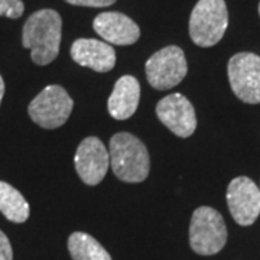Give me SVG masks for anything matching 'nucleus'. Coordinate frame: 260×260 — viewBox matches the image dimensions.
Here are the masks:
<instances>
[{
    "mask_svg": "<svg viewBox=\"0 0 260 260\" xmlns=\"http://www.w3.org/2000/svg\"><path fill=\"white\" fill-rule=\"evenodd\" d=\"M156 116L178 138H189L197 129L194 106L179 93L164 97L156 104Z\"/></svg>",
    "mask_w": 260,
    "mask_h": 260,
    "instance_id": "nucleus-10",
    "label": "nucleus"
},
{
    "mask_svg": "<svg viewBox=\"0 0 260 260\" xmlns=\"http://www.w3.org/2000/svg\"><path fill=\"white\" fill-rule=\"evenodd\" d=\"M68 250L73 260H112L109 251L93 236L75 232L68 239Z\"/></svg>",
    "mask_w": 260,
    "mask_h": 260,
    "instance_id": "nucleus-15",
    "label": "nucleus"
},
{
    "mask_svg": "<svg viewBox=\"0 0 260 260\" xmlns=\"http://www.w3.org/2000/svg\"><path fill=\"white\" fill-rule=\"evenodd\" d=\"M62 37V19L54 9H41L32 13L23 25L22 44L30 49L37 65H48L59 54Z\"/></svg>",
    "mask_w": 260,
    "mask_h": 260,
    "instance_id": "nucleus-1",
    "label": "nucleus"
},
{
    "mask_svg": "<svg viewBox=\"0 0 260 260\" xmlns=\"http://www.w3.org/2000/svg\"><path fill=\"white\" fill-rule=\"evenodd\" d=\"M93 28L110 45H133L140 38L138 23L120 12H103L94 19Z\"/></svg>",
    "mask_w": 260,
    "mask_h": 260,
    "instance_id": "nucleus-11",
    "label": "nucleus"
},
{
    "mask_svg": "<svg viewBox=\"0 0 260 260\" xmlns=\"http://www.w3.org/2000/svg\"><path fill=\"white\" fill-rule=\"evenodd\" d=\"M74 165L78 177L87 185L100 184L110 165V155L99 138H85L75 152Z\"/></svg>",
    "mask_w": 260,
    "mask_h": 260,
    "instance_id": "nucleus-9",
    "label": "nucleus"
},
{
    "mask_svg": "<svg viewBox=\"0 0 260 260\" xmlns=\"http://www.w3.org/2000/svg\"><path fill=\"white\" fill-rule=\"evenodd\" d=\"M74 102L61 85H48L30 102V119L44 129H58L68 120Z\"/></svg>",
    "mask_w": 260,
    "mask_h": 260,
    "instance_id": "nucleus-5",
    "label": "nucleus"
},
{
    "mask_svg": "<svg viewBox=\"0 0 260 260\" xmlns=\"http://www.w3.org/2000/svg\"><path fill=\"white\" fill-rule=\"evenodd\" d=\"M229 26V12L224 0H198L189 16V37L195 45H217Z\"/></svg>",
    "mask_w": 260,
    "mask_h": 260,
    "instance_id": "nucleus-3",
    "label": "nucleus"
},
{
    "mask_svg": "<svg viewBox=\"0 0 260 260\" xmlns=\"http://www.w3.org/2000/svg\"><path fill=\"white\" fill-rule=\"evenodd\" d=\"M110 165L123 182L138 184L149 175L150 159L143 142L127 132L116 133L110 139Z\"/></svg>",
    "mask_w": 260,
    "mask_h": 260,
    "instance_id": "nucleus-2",
    "label": "nucleus"
},
{
    "mask_svg": "<svg viewBox=\"0 0 260 260\" xmlns=\"http://www.w3.org/2000/svg\"><path fill=\"white\" fill-rule=\"evenodd\" d=\"M229 81L237 99L249 104L260 103V56L251 52L233 55L227 65Z\"/></svg>",
    "mask_w": 260,
    "mask_h": 260,
    "instance_id": "nucleus-7",
    "label": "nucleus"
},
{
    "mask_svg": "<svg viewBox=\"0 0 260 260\" xmlns=\"http://www.w3.org/2000/svg\"><path fill=\"white\" fill-rule=\"evenodd\" d=\"M13 259V250L9 239L5 233L0 230V260H12Z\"/></svg>",
    "mask_w": 260,
    "mask_h": 260,
    "instance_id": "nucleus-18",
    "label": "nucleus"
},
{
    "mask_svg": "<svg viewBox=\"0 0 260 260\" xmlns=\"http://www.w3.org/2000/svg\"><path fill=\"white\" fill-rule=\"evenodd\" d=\"M70 5L74 6H85V8H106L112 6L117 0H65Z\"/></svg>",
    "mask_w": 260,
    "mask_h": 260,
    "instance_id": "nucleus-17",
    "label": "nucleus"
},
{
    "mask_svg": "<svg viewBox=\"0 0 260 260\" xmlns=\"http://www.w3.org/2000/svg\"><path fill=\"white\" fill-rule=\"evenodd\" d=\"M149 84L156 90H169L181 83L188 73L184 51L169 45L149 58L145 65Z\"/></svg>",
    "mask_w": 260,
    "mask_h": 260,
    "instance_id": "nucleus-6",
    "label": "nucleus"
},
{
    "mask_svg": "<svg viewBox=\"0 0 260 260\" xmlns=\"http://www.w3.org/2000/svg\"><path fill=\"white\" fill-rule=\"evenodd\" d=\"M0 213L12 223H25L30 214L25 197L3 181H0Z\"/></svg>",
    "mask_w": 260,
    "mask_h": 260,
    "instance_id": "nucleus-14",
    "label": "nucleus"
},
{
    "mask_svg": "<svg viewBox=\"0 0 260 260\" xmlns=\"http://www.w3.org/2000/svg\"><path fill=\"white\" fill-rule=\"evenodd\" d=\"M227 242V227L221 214L211 207H198L189 224V246L197 254H217Z\"/></svg>",
    "mask_w": 260,
    "mask_h": 260,
    "instance_id": "nucleus-4",
    "label": "nucleus"
},
{
    "mask_svg": "<svg viewBox=\"0 0 260 260\" xmlns=\"http://www.w3.org/2000/svg\"><path fill=\"white\" fill-rule=\"evenodd\" d=\"M139 100V81L132 75H123L114 84L113 93L107 102V109L113 119L126 120L136 113Z\"/></svg>",
    "mask_w": 260,
    "mask_h": 260,
    "instance_id": "nucleus-13",
    "label": "nucleus"
},
{
    "mask_svg": "<svg viewBox=\"0 0 260 260\" xmlns=\"http://www.w3.org/2000/svg\"><path fill=\"white\" fill-rule=\"evenodd\" d=\"M227 204L234 221L251 225L260 214V189L250 178L237 177L227 188Z\"/></svg>",
    "mask_w": 260,
    "mask_h": 260,
    "instance_id": "nucleus-8",
    "label": "nucleus"
},
{
    "mask_svg": "<svg viewBox=\"0 0 260 260\" xmlns=\"http://www.w3.org/2000/svg\"><path fill=\"white\" fill-rule=\"evenodd\" d=\"M259 15H260V3H259Z\"/></svg>",
    "mask_w": 260,
    "mask_h": 260,
    "instance_id": "nucleus-20",
    "label": "nucleus"
},
{
    "mask_svg": "<svg viewBox=\"0 0 260 260\" xmlns=\"http://www.w3.org/2000/svg\"><path fill=\"white\" fill-rule=\"evenodd\" d=\"M25 12L22 0H0V16L9 19H19Z\"/></svg>",
    "mask_w": 260,
    "mask_h": 260,
    "instance_id": "nucleus-16",
    "label": "nucleus"
},
{
    "mask_svg": "<svg viewBox=\"0 0 260 260\" xmlns=\"http://www.w3.org/2000/svg\"><path fill=\"white\" fill-rule=\"evenodd\" d=\"M73 61L81 67L91 68L97 73L112 71L116 65L114 48L99 39L80 38L71 47Z\"/></svg>",
    "mask_w": 260,
    "mask_h": 260,
    "instance_id": "nucleus-12",
    "label": "nucleus"
},
{
    "mask_svg": "<svg viewBox=\"0 0 260 260\" xmlns=\"http://www.w3.org/2000/svg\"><path fill=\"white\" fill-rule=\"evenodd\" d=\"M3 95H5V81H3V78H2V75H0V103H2Z\"/></svg>",
    "mask_w": 260,
    "mask_h": 260,
    "instance_id": "nucleus-19",
    "label": "nucleus"
}]
</instances>
